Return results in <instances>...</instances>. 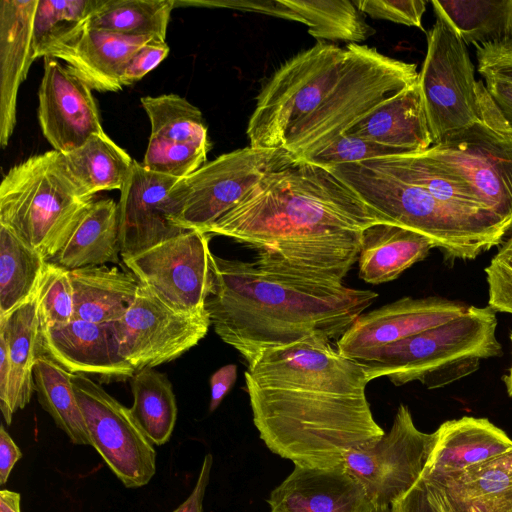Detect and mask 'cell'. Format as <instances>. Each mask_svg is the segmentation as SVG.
I'll use <instances>...</instances> for the list:
<instances>
[{"label": "cell", "instance_id": "52", "mask_svg": "<svg viewBox=\"0 0 512 512\" xmlns=\"http://www.w3.org/2000/svg\"><path fill=\"white\" fill-rule=\"evenodd\" d=\"M392 512H434L422 479L392 506Z\"/></svg>", "mask_w": 512, "mask_h": 512}, {"label": "cell", "instance_id": "45", "mask_svg": "<svg viewBox=\"0 0 512 512\" xmlns=\"http://www.w3.org/2000/svg\"><path fill=\"white\" fill-rule=\"evenodd\" d=\"M364 14L374 19L422 29V17L426 11V2L422 0H361L353 1Z\"/></svg>", "mask_w": 512, "mask_h": 512}, {"label": "cell", "instance_id": "49", "mask_svg": "<svg viewBox=\"0 0 512 512\" xmlns=\"http://www.w3.org/2000/svg\"><path fill=\"white\" fill-rule=\"evenodd\" d=\"M237 379V366L227 364L215 371L210 377L211 398L209 411H215L231 390Z\"/></svg>", "mask_w": 512, "mask_h": 512}, {"label": "cell", "instance_id": "50", "mask_svg": "<svg viewBox=\"0 0 512 512\" xmlns=\"http://www.w3.org/2000/svg\"><path fill=\"white\" fill-rule=\"evenodd\" d=\"M478 72L484 76H494L512 80V57L493 54L476 49Z\"/></svg>", "mask_w": 512, "mask_h": 512}, {"label": "cell", "instance_id": "36", "mask_svg": "<svg viewBox=\"0 0 512 512\" xmlns=\"http://www.w3.org/2000/svg\"><path fill=\"white\" fill-rule=\"evenodd\" d=\"M141 104L149 118V139L166 144L211 145L199 108L177 94L145 96Z\"/></svg>", "mask_w": 512, "mask_h": 512}, {"label": "cell", "instance_id": "48", "mask_svg": "<svg viewBox=\"0 0 512 512\" xmlns=\"http://www.w3.org/2000/svg\"><path fill=\"white\" fill-rule=\"evenodd\" d=\"M488 94L512 130V80L494 76H484Z\"/></svg>", "mask_w": 512, "mask_h": 512}, {"label": "cell", "instance_id": "2", "mask_svg": "<svg viewBox=\"0 0 512 512\" xmlns=\"http://www.w3.org/2000/svg\"><path fill=\"white\" fill-rule=\"evenodd\" d=\"M378 223L389 222L331 170L294 161L266 174L204 232L251 247L261 264L343 281L363 231Z\"/></svg>", "mask_w": 512, "mask_h": 512}, {"label": "cell", "instance_id": "8", "mask_svg": "<svg viewBox=\"0 0 512 512\" xmlns=\"http://www.w3.org/2000/svg\"><path fill=\"white\" fill-rule=\"evenodd\" d=\"M351 57L350 43L341 48L319 41L282 64L256 98L246 129L249 145L278 149L285 134L339 83Z\"/></svg>", "mask_w": 512, "mask_h": 512}, {"label": "cell", "instance_id": "27", "mask_svg": "<svg viewBox=\"0 0 512 512\" xmlns=\"http://www.w3.org/2000/svg\"><path fill=\"white\" fill-rule=\"evenodd\" d=\"M73 286L74 319L97 324L118 321L132 304L139 281L117 267L87 266L69 270Z\"/></svg>", "mask_w": 512, "mask_h": 512}, {"label": "cell", "instance_id": "11", "mask_svg": "<svg viewBox=\"0 0 512 512\" xmlns=\"http://www.w3.org/2000/svg\"><path fill=\"white\" fill-rule=\"evenodd\" d=\"M435 14L418 74L433 144L474 124L481 116L479 81L467 45L442 14Z\"/></svg>", "mask_w": 512, "mask_h": 512}, {"label": "cell", "instance_id": "3", "mask_svg": "<svg viewBox=\"0 0 512 512\" xmlns=\"http://www.w3.org/2000/svg\"><path fill=\"white\" fill-rule=\"evenodd\" d=\"M205 302L215 333L252 363L262 352L309 337L339 340L378 294L257 261L211 252Z\"/></svg>", "mask_w": 512, "mask_h": 512}, {"label": "cell", "instance_id": "37", "mask_svg": "<svg viewBox=\"0 0 512 512\" xmlns=\"http://www.w3.org/2000/svg\"><path fill=\"white\" fill-rule=\"evenodd\" d=\"M283 1L303 19L308 33L318 40L357 44L375 33L353 1Z\"/></svg>", "mask_w": 512, "mask_h": 512}, {"label": "cell", "instance_id": "58", "mask_svg": "<svg viewBox=\"0 0 512 512\" xmlns=\"http://www.w3.org/2000/svg\"><path fill=\"white\" fill-rule=\"evenodd\" d=\"M373 512H392L391 507H376Z\"/></svg>", "mask_w": 512, "mask_h": 512}, {"label": "cell", "instance_id": "39", "mask_svg": "<svg viewBox=\"0 0 512 512\" xmlns=\"http://www.w3.org/2000/svg\"><path fill=\"white\" fill-rule=\"evenodd\" d=\"M425 483L437 485L461 497L493 495L511 490L512 450Z\"/></svg>", "mask_w": 512, "mask_h": 512}, {"label": "cell", "instance_id": "23", "mask_svg": "<svg viewBox=\"0 0 512 512\" xmlns=\"http://www.w3.org/2000/svg\"><path fill=\"white\" fill-rule=\"evenodd\" d=\"M422 473L424 482L438 480L512 450V439L486 418L464 416L444 422Z\"/></svg>", "mask_w": 512, "mask_h": 512}, {"label": "cell", "instance_id": "20", "mask_svg": "<svg viewBox=\"0 0 512 512\" xmlns=\"http://www.w3.org/2000/svg\"><path fill=\"white\" fill-rule=\"evenodd\" d=\"M271 512H373L364 486L344 464L317 468L294 465L268 499Z\"/></svg>", "mask_w": 512, "mask_h": 512}, {"label": "cell", "instance_id": "43", "mask_svg": "<svg viewBox=\"0 0 512 512\" xmlns=\"http://www.w3.org/2000/svg\"><path fill=\"white\" fill-rule=\"evenodd\" d=\"M425 486L434 512H512V489L493 495L461 497L431 483Z\"/></svg>", "mask_w": 512, "mask_h": 512}, {"label": "cell", "instance_id": "30", "mask_svg": "<svg viewBox=\"0 0 512 512\" xmlns=\"http://www.w3.org/2000/svg\"><path fill=\"white\" fill-rule=\"evenodd\" d=\"M63 155L73 179L91 197L101 191L121 190L134 162L105 132L92 135Z\"/></svg>", "mask_w": 512, "mask_h": 512}, {"label": "cell", "instance_id": "46", "mask_svg": "<svg viewBox=\"0 0 512 512\" xmlns=\"http://www.w3.org/2000/svg\"><path fill=\"white\" fill-rule=\"evenodd\" d=\"M169 51L165 39L157 36L151 38L129 60L120 78L122 87L141 80L168 56Z\"/></svg>", "mask_w": 512, "mask_h": 512}, {"label": "cell", "instance_id": "9", "mask_svg": "<svg viewBox=\"0 0 512 512\" xmlns=\"http://www.w3.org/2000/svg\"><path fill=\"white\" fill-rule=\"evenodd\" d=\"M478 92L480 119L421 153L465 180L512 233V130L482 80Z\"/></svg>", "mask_w": 512, "mask_h": 512}, {"label": "cell", "instance_id": "16", "mask_svg": "<svg viewBox=\"0 0 512 512\" xmlns=\"http://www.w3.org/2000/svg\"><path fill=\"white\" fill-rule=\"evenodd\" d=\"M469 306L442 297H403L363 313L336 341L341 355L358 360L390 344L449 322Z\"/></svg>", "mask_w": 512, "mask_h": 512}, {"label": "cell", "instance_id": "35", "mask_svg": "<svg viewBox=\"0 0 512 512\" xmlns=\"http://www.w3.org/2000/svg\"><path fill=\"white\" fill-rule=\"evenodd\" d=\"M174 0H101L87 24L129 36L165 39Z\"/></svg>", "mask_w": 512, "mask_h": 512}, {"label": "cell", "instance_id": "33", "mask_svg": "<svg viewBox=\"0 0 512 512\" xmlns=\"http://www.w3.org/2000/svg\"><path fill=\"white\" fill-rule=\"evenodd\" d=\"M131 391L130 410L137 423L153 444H165L177 419L176 397L170 380L154 368H144L132 376Z\"/></svg>", "mask_w": 512, "mask_h": 512}, {"label": "cell", "instance_id": "47", "mask_svg": "<svg viewBox=\"0 0 512 512\" xmlns=\"http://www.w3.org/2000/svg\"><path fill=\"white\" fill-rule=\"evenodd\" d=\"M205 4L261 13L304 24L303 19L294 10L287 6L283 0L222 1Z\"/></svg>", "mask_w": 512, "mask_h": 512}, {"label": "cell", "instance_id": "38", "mask_svg": "<svg viewBox=\"0 0 512 512\" xmlns=\"http://www.w3.org/2000/svg\"><path fill=\"white\" fill-rule=\"evenodd\" d=\"M101 0H38L33 22L34 58L74 40Z\"/></svg>", "mask_w": 512, "mask_h": 512}, {"label": "cell", "instance_id": "15", "mask_svg": "<svg viewBox=\"0 0 512 512\" xmlns=\"http://www.w3.org/2000/svg\"><path fill=\"white\" fill-rule=\"evenodd\" d=\"M210 326L207 310L175 311L140 283L130 307L112 323L119 353L136 371L180 357L207 335Z\"/></svg>", "mask_w": 512, "mask_h": 512}, {"label": "cell", "instance_id": "40", "mask_svg": "<svg viewBox=\"0 0 512 512\" xmlns=\"http://www.w3.org/2000/svg\"><path fill=\"white\" fill-rule=\"evenodd\" d=\"M36 294L41 328L65 325L74 319V292L68 269L46 261Z\"/></svg>", "mask_w": 512, "mask_h": 512}, {"label": "cell", "instance_id": "10", "mask_svg": "<svg viewBox=\"0 0 512 512\" xmlns=\"http://www.w3.org/2000/svg\"><path fill=\"white\" fill-rule=\"evenodd\" d=\"M294 161L282 149L249 145L205 163L179 179L169 192L177 225L184 230L204 232L235 207L266 174Z\"/></svg>", "mask_w": 512, "mask_h": 512}, {"label": "cell", "instance_id": "34", "mask_svg": "<svg viewBox=\"0 0 512 512\" xmlns=\"http://www.w3.org/2000/svg\"><path fill=\"white\" fill-rule=\"evenodd\" d=\"M46 260L0 225V317L36 290Z\"/></svg>", "mask_w": 512, "mask_h": 512}, {"label": "cell", "instance_id": "4", "mask_svg": "<svg viewBox=\"0 0 512 512\" xmlns=\"http://www.w3.org/2000/svg\"><path fill=\"white\" fill-rule=\"evenodd\" d=\"M389 223L415 231L445 261L473 260L503 243L510 225L492 211L454 205L363 162L328 168Z\"/></svg>", "mask_w": 512, "mask_h": 512}, {"label": "cell", "instance_id": "7", "mask_svg": "<svg viewBox=\"0 0 512 512\" xmlns=\"http://www.w3.org/2000/svg\"><path fill=\"white\" fill-rule=\"evenodd\" d=\"M350 45L352 57L339 83L278 145L295 161L324 148L376 106L418 81L415 64L386 56L374 47Z\"/></svg>", "mask_w": 512, "mask_h": 512}, {"label": "cell", "instance_id": "6", "mask_svg": "<svg viewBox=\"0 0 512 512\" xmlns=\"http://www.w3.org/2000/svg\"><path fill=\"white\" fill-rule=\"evenodd\" d=\"M94 197L84 193L56 150L13 166L0 184V225L52 260L64 247Z\"/></svg>", "mask_w": 512, "mask_h": 512}, {"label": "cell", "instance_id": "12", "mask_svg": "<svg viewBox=\"0 0 512 512\" xmlns=\"http://www.w3.org/2000/svg\"><path fill=\"white\" fill-rule=\"evenodd\" d=\"M436 433L420 431L401 404L388 433L344 457V466L365 488L375 507H391L421 479Z\"/></svg>", "mask_w": 512, "mask_h": 512}, {"label": "cell", "instance_id": "32", "mask_svg": "<svg viewBox=\"0 0 512 512\" xmlns=\"http://www.w3.org/2000/svg\"><path fill=\"white\" fill-rule=\"evenodd\" d=\"M34 390L42 408L70 441L78 445L92 442L72 384V374L41 354L34 365Z\"/></svg>", "mask_w": 512, "mask_h": 512}, {"label": "cell", "instance_id": "18", "mask_svg": "<svg viewBox=\"0 0 512 512\" xmlns=\"http://www.w3.org/2000/svg\"><path fill=\"white\" fill-rule=\"evenodd\" d=\"M178 180L133 162L117 203L121 256L139 253L187 231L177 225L169 197Z\"/></svg>", "mask_w": 512, "mask_h": 512}, {"label": "cell", "instance_id": "28", "mask_svg": "<svg viewBox=\"0 0 512 512\" xmlns=\"http://www.w3.org/2000/svg\"><path fill=\"white\" fill-rule=\"evenodd\" d=\"M119 254L117 203L106 198L91 203L64 247L51 261L73 270L119 263Z\"/></svg>", "mask_w": 512, "mask_h": 512}, {"label": "cell", "instance_id": "1", "mask_svg": "<svg viewBox=\"0 0 512 512\" xmlns=\"http://www.w3.org/2000/svg\"><path fill=\"white\" fill-rule=\"evenodd\" d=\"M245 372L253 422L273 453L295 465L329 468L384 430L366 397L363 367L331 341L309 337L266 350Z\"/></svg>", "mask_w": 512, "mask_h": 512}, {"label": "cell", "instance_id": "13", "mask_svg": "<svg viewBox=\"0 0 512 512\" xmlns=\"http://www.w3.org/2000/svg\"><path fill=\"white\" fill-rule=\"evenodd\" d=\"M72 384L92 446L127 488L146 485L156 472V451L127 408L90 377Z\"/></svg>", "mask_w": 512, "mask_h": 512}, {"label": "cell", "instance_id": "42", "mask_svg": "<svg viewBox=\"0 0 512 512\" xmlns=\"http://www.w3.org/2000/svg\"><path fill=\"white\" fill-rule=\"evenodd\" d=\"M403 154L404 153L398 149L387 147L361 137L343 134L303 161L324 168H330L339 164L361 163L368 160Z\"/></svg>", "mask_w": 512, "mask_h": 512}, {"label": "cell", "instance_id": "41", "mask_svg": "<svg viewBox=\"0 0 512 512\" xmlns=\"http://www.w3.org/2000/svg\"><path fill=\"white\" fill-rule=\"evenodd\" d=\"M211 145L166 144L149 139L143 165L150 171L184 178L206 163Z\"/></svg>", "mask_w": 512, "mask_h": 512}, {"label": "cell", "instance_id": "21", "mask_svg": "<svg viewBox=\"0 0 512 512\" xmlns=\"http://www.w3.org/2000/svg\"><path fill=\"white\" fill-rule=\"evenodd\" d=\"M154 36H129L88 24L71 42L48 57L60 59L77 78L99 92H116L120 78L133 54Z\"/></svg>", "mask_w": 512, "mask_h": 512}, {"label": "cell", "instance_id": "5", "mask_svg": "<svg viewBox=\"0 0 512 512\" xmlns=\"http://www.w3.org/2000/svg\"><path fill=\"white\" fill-rule=\"evenodd\" d=\"M496 312L489 306H469L457 318L354 360L368 381L388 377L396 386L419 381L428 389L445 387L499 356Z\"/></svg>", "mask_w": 512, "mask_h": 512}, {"label": "cell", "instance_id": "56", "mask_svg": "<svg viewBox=\"0 0 512 512\" xmlns=\"http://www.w3.org/2000/svg\"><path fill=\"white\" fill-rule=\"evenodd\" d=\"M478 48L483 51L489 52V53L506 55V56L512 57V39L503 44L488 45V46H483V47H478Z\"/></svg>", "mask_w": 512, "mask_h": 512}, {"label": "cell", "instance_id": "57", "mask_svg": "<svg viewBox=\"0 0 512 512\" xmlns=\"http://www.w3.org/2000/svg\"><path fill=\"white\" fill-rule=\"evenodd\" d=\"M510 340L512 342V334L510 335ZM503 381L506 385V389L509 396L512 397V363L509 368L508 374L503 377Z\"/></svg>", "mask_w": 512, "mask_h": 512}, {"label": "cell", "instance_id": "31", "mask_svg": "<svg viewBox=\"0 0 512 512\" xmlns=\"http://www.w3.org/2000/svg\"><path fill=\"white\" fill-rule=\"evenodd\" d=\"M466 45L476 48L503 44L512 39V0L432 1Z\"/></svg>", "mask_w": 512, "mask_h": 512}, {"label": "cell", "instance_id": "44", "mask_svg": "<svg viewBox=\"0 0 512 512\" xmlns=\"http://www.w3.org/2000/svg\"><path fill=\"white\" fill-rule=\"evenodd\" d=\"M485 273L488 306L495 312L512 314V235L493 256Z\"/></svg>", "mask_w": 512, "mask_h": 512}, {"label": "cell", "instance_id": "24", "mask_svg": "<svg viewBox=\"0 0 512 512\" xmlns=\"http://www.w3.org/2000/svg\"><path fill=\"white\" fill-rule=\"evenodd\" d=\"M344 134L395 148L404 154L430 148L433 140L418 81L376 106Z\"/></svg>", "mask_w": 512, "mask_h": 512}, {"label": "cell", "instance_id": "14", "mask_svg": "<svg viewBox=\"0 0 512 512\" xmlns=\"http://www.w3.org/2000/svg\"><path fill=\"white\" fill-rule=\"evenodd\" d=\"M210 234L187 230L139 253L121 256L140 284L175 311L206 310L212 284Z\"/></svg>", "mask_w": 512, "mask_h": 512}, {"label": "cell", "instance_id": "54", "mask_svg": "<svg viewBox=\"0 0 512 512\" xmlns=\"http://www.w3.org/2000/svg\"><path fill=\"white\" fill-rule=\"evenodd\" d=\"M11 365L8 353V346L2 334H0V409L5 422L10 425L12 420L8 411V387L10 380Z\"/></svg>", "mask_w": 512, "mask_h": 512}, {"label": "cell", "instance_id": "25", "mask_svg": "<svg viewBox=\"0 0 512 512\" xmlns=\"http://www.w3.org/2000/svg\"><path fill=\"white\" fill-rule=\"evenodd\" d=\"M432 248L430 239L410 229L391 223L371 225L361 237L359 277L374 285L390 282L424 260Z\"/></svg>", "mask_w": 512, "mask_h": 512}, {"label": "cell", "instance_id": "29", "mask_svg": "<svg viewBox=\"0 0 512 512\" xmlns=\"http://www.w3.org/2000/svg\"><path fill=\"white\" fill-rule=\"evenodd\" d=\"M363 163L417 185L442 201L492 211L465 180L421 152L368 160Z\"/></svg>", "mask_w": 512, "mask_h": 512}, {"label": "cell", "instance_id": "53", "mask_svg": "<svg viewBox=\"0 0 512 512\" xmlns=\"http://www.w3.org/2000/svg\"><path fill=\"white\" fill-rule=\"evenodd\" d=\"M22 453L3 424L0 426V483L5 484Z\"/></svg>", "mask_w": 512, "mask_h": 512}, {"label": "cell", "instance_id": "19", "mask_svg": "<svg viewBox=\"0 0 512 512\" xmlns=\"http://www.w3.org/2000/svg\"><path fill=\"white\" fill-rule=\"evenodd\" d=\"M41 354L71 374L99 376L102 381L131 379L136 370L120 355L111 324L73 319L42 328Z\"/></svg>", "mask_w": 512, "mask_h": 512}, {"label": "cell", "instance_id": "22", "mask_svg": "<svg viewBox=\"0 0 512 512\" xmlns=\"http://www.w3.org/2000/svg\"><path fill=\"white\" fill-rule=\"evenodd\" d=\"M38 0L0 1V144L8 145L16 125L17 96L35 60L33 22Z\"/></svg>", "mask_w": 512, "mask_h": 512}, {"label": "cell", "instance_id": "17", "mask_svg": "<svg viewBox=\"0 0 512 512\" xmlns=\"http://www.w3.org/2000/svg\"><path fill=\"white\" fill-rule=\"evenodd\" d=\"M38 120L46 140L61 154L104 132L89 86L48 56L38 90Z\"/></svg>", "mask_w": 512, "mask_h": 512}, {"label": "cell", "instance_id": "51", "mask_svg": "<svg viewBox=\"0 0 512 512\" xmlns=\"http://www.w3.org/2000/svg\"><path fill=\"white\" fill-rule=\"evenodd\" d=\"M213 457L207 454L204 457L200 473L193 491L189 497L173 512H203V499L209 483Z\"/></svg>", "mask_w": 512, "mask_h": 512}, {"label": "cell", "instance_id": "55", "mask_svg": "<svg viewBox=\"0 0 512 512\" xmlns=\"http://www.w3.org/2000/svg\"><path fill=\"white\" fill-rule=\"evenodd\" d=\"M0 512H21L20 494L3 489L0 492Z\"/></svg>", "mask_w": 512, "mask_h": 512}, {"label": "cell", "instance_id": "26", "mask_svg": "<svg viewBox=\"0 0 512 512\" xmlns=\"http://www.w3.org/2000/svg\"><path fill=\"white\" fill-rule=\"evenodd\" d=\"M41 330L36 290L9 314L0 317V334L6 340L11 365L8 387L11 420L15 412L30 402L35 391L33 370L41 355Z\"/></svg>", "mask_w": 512, "mask_h": 512}]
</instances>
